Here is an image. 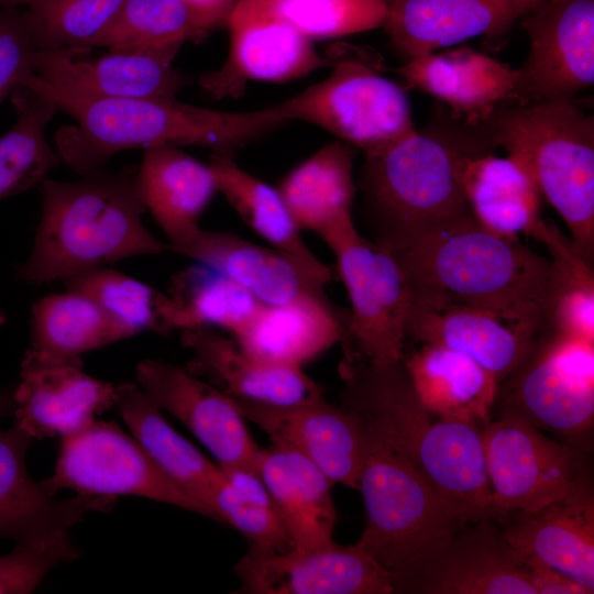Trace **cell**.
<instances>
[{
    "label": "cell",
    "instance_id": "obj_1",
    "mask_svg": "<svg viewBox=\"0 0 594 594\" xmlns=\"http://www.w3.org/2000/svg\"><path fill=\"white\" fill-rule=\"evenodd\" d=\"M496 148L486 121L469 120L440 103L422 129L365 154L359 187L372 242L396 255L470 213L463 166Z\"/></svg>",
    "mask_w": 594,
    "mask_h": 594
},
{
    "label": "cell",
    "instance_id": "obj_2",
    "mask_svg": "<svg viewBox=\"0 0 594 594\" xmlns=\"http://www.w3.org/2000/svg\"><path fill=\"white\" fill-rule=\"evenodd\" d=\"M340 406L371 421L410 458L460 525L501 517L493 503L481 429L432 415L403 360L376 367L343 356Z\"/></svg>",
    "mask_w": 594,
    "mask_h": 594
},
{
    "label": "cell",
    "instance_id": "obj_3",
    "mask_svg": "<svg viewBox=\"0 0 594 594\" xmlns=\"http://www.w3.org/2000/svg\"><path fill=\"white\" fill-rule=\"evenodd\" d=\"M73 118L54 136L61 162L79 176L105 167L116 154L162 145L204 146L217 153L235 150L292 120L279 103L252 111H221L176 98L91 99L48 88L34 74L26 86Z\"/></svg>",
    "mask_w": 594,
    "mask_h": 594
},
{
    "label": "cell",
    "instance_id": "obj_4",
    "mask_svg": "<svg viewBox=\"0 0 594 594\" xmlns=\"http://www.w3.org/2000/svg\"><path fill=\"white\" fill-rule=\"evenodd\" d=\"M135 169L105 167L76 180L45 178L40 221L28 258L16 276L28 284L69 277L121 260L170 252L143 223L146 211Z\"/></svg>",
    "mask_w": 594,
    "mask_h": 594
},
{
    "label": "cell",
    "instance_id": "obj_5",
    "mask_svg": "<svg viewBox=\"0 0 594 594\" xmlns=\"http://www.w3.org/2000/svg\"><path fill=\"white\" fill-rule=\"evenodd\" d=\"M409 300H439L493 307L548 305L549 258L481 226L468 213L393 255Z\"/></svg>",
    "mask_w": 594,
    "mask_h": 594
},
{
    "label": "cell",
    "instance_id": "obj_6",
    "mask_svg": "<svg viewBox=\"0 0 594 594\" xmlns=\"http://www.w3.org/2000/svg\"><path fill=\"white\" fill-rule=\"evenodd\" d=\"M497 145L534 179L571 240L594 261V119L573 99L503 106L485 120Z\"/></svg>",
    "mask_w": 594,
    "mask_h": 594
},
{
    "label": "cell",
    "instance_id": "obj_7",
    "mask_svg": "<svg viewBox=\"0 0 594 594\" xmlns=\"http://www.w3.org/2000/svg\"><path fill=\"white\" fill-rule=\"evenodd\" d=\"M360 419L365 444L358 490L366 520L356 544L389 575L462 525L402 448L376 425Z\"/></svg>",
    "mask_w": 594,
    "mask_h": 594
},
{
    "label": "cell",
    "instance_id": "obj_8",
    "mask_svg": "<svg viewBox=\"0 0 594 594\" xmlns=\"http://www.w3.org/2000/svg\"><path fill=\"white\" fill-rule=\"evenodd\" d=\"M498 416L520 418L581 450L594 422V344L548 324L497 386Z\"/></svg>",
    "mask_w": 594,
    "mask_h": 594
},
{
    "label": "cell",
    "instance_id": "obj_9",
    "mask_svg": "<svg viewBox=\"0 0 594 594\" xmlns=\"http://www.w3.org/2000/svg\"><path fill=\"white\" fill-rule=\"evenodd\" d=\"M334 253L351 309L343 319V356L382 367L403 360L409 292L387 251L358 232L351 221L324 239Z\"/></svg>",
    "mask_w": 594,
    "mask_h": 594
},
{
    "label": "cell",
    "instance_id": "obj_10",
    "mask_svg": "<svg viewBox=\"0 0 594 594\" xmlns=\"http://www.w3.org/2000/svg\"><path fill=\"white\" fill-rule=\"evenodd\" d=\"M333 64L328 78L279 102L292 121L318 125L364 155L416 129L399 85L362 62L343 58Z\"/></svg>",
    "mask_w": 594,
    "mask_h": 594
},
{
    "label": "cell",
    "instance_id": "obj_11",
    "mask_svg": "<svg viewBox=\"0 0 594 594\" xmlns=\"http://www.w3.org/2000/svg\"><path fill=\"white\" fill-rule=\"evenodd\" d=\"M61 440L54 472L40 482L48 495L61 490L114 498L133 495L217 520L210 508L166 476L139 442L112 421L95 419Z\"/></svg>",
    "mask_w": 594,
    "mask_h": 594
},
{
    "label": "cell",
    "instance_id": "obj_12",
    "mask_svg": "<svg viewBox=\"0 0 594 594\" xmlns=\"http://www.w3.org/2000/svg\"><path fill=\"white\" fill-rule=\"evenodd\" d=\"M389 579L399 594H535L521 553L496 520L462 525Z\"/></svg>",
    "mask_w": 594,
    "mask_h": 594
},
{
    "label": "cell",
    "instance_id": "obj_13",
    "mask_svg": "<svg viewBox=\"0 0 594 594\" xmlns=\"http://www.w3.org/2000/svg\"><path fill=\"white\" fill-rule=\"evenodd\" d=\"M546 327L544 310L538 306L409 300L406 339L463 352L499 383L520 363Z\"/></svg>",
    "mask_w": 594,
    "mask_h": 594
},
{
    "label": "cell",
    "instance_id": "obj_14",
    "mask_svg": "<svg viewBox=\"0 0 594 594\" xmlns=\"http://www.w3.org/2000/svg\"><path fill=\"white\" fill-rule=\"evenodd\" d=\"M481 438L493 503L502 520L560 496L584 465L583 451L517 417L491 420L481 429Z\"/></svg>",
    "mask_w": 594,
    "mask_h": 594
},
{
    "label": "cell",
    "instance_id": "obj_15",
    "mask_svg": "<svg viewBox=\"0 0 594 594\" xmlns=\"http://www.w3.org/2000/svg\"><path fill=\"white\" fill-rule=\"evenodd\" d=\"M226 26L230 48L224 63L199 78L215 99L241 96L250 80L283 82L328 65L312 41L284 18L276 0H237Z\"/></svg>",
    "mask_w": 594,
    "mask_h": 594
},
{
    "label": "cell",
    "instance_id": "obj_16",
    "mask_svg": "<svg viewBox=\"0 0 594 594\" xmlns=\"http://www.w3.org/2000/svg\"><path fill=\"white\" fill-rule=\"evenodd\" d=\"M529 52L515 69L517 106L573 99L594 81V0H542L521 16Z\"/></svg>",
    "mask_w": 594,
    "mask_h": 594
},
{
    "label": "cell",
    "instance_id": "obj_17",
    "mask_svg": "<svg viewBox=\"0 0 594 594\" xmlns=\"http://www.w3.org/2000/svg\"><path fill=\"white\" fill-rule=\"evenodd\" d=\"M234 573L241 593L392 594L388 573L356 543H332L304 552L250 544Z\"/></svg>",
    "mask_w": 594,
    "mask_h": 594
},
{
    "label": "cell",
    "instance_id": "obj_18",
    "mask_svg": "<svg viewBox=\"0 0 594 594\" xmlns=\"http://www.w3.org/2000/svg\"><path fill=\"white\" fill-rule=\"evenodd\" d=\"M136 383L162 410L180 420L202 442L219 466L257 472L260 448L232 397L187 369L161 360L141 361Z\"/></svg>",
    "mask_w": 594,
    "mask_h": 594
},
{
    "label": "cell",
    "instance_id": "obj_19",
    "mask_svg": "<svg viewBox=\"0 0 594 594\" xmlns=\"http://www.w3.org/2000/svg\"><path fill=\"white\" fill-rule=\"evenodd\" d=\"M13 396V425L43 440L69 436L97 419L114 406L117 387L88 375L82 360H55L28 349Z\"/></svg>",
    "mask_w": 594,
    "mask_h": 594
},
{
    "label": "cell",
    "instance_id": "obj_20",
    "mask_svg": "<svg viewBox=\"0 0 594 594\" xmlns=\"http://www.w3.org/2000/svg\"><path fill=\"white\" fill-rule=\"evenodd\" d=\"M232 398L244 419L263 430L272 443L305 455L332 484L358 490L365 444L358 415L323 396L292 406Z\"/></svg>",
    "mask_w": 594,
    "mask_h": 594
},
{
    "label": "cell",
    "instance_id": "obj_21",
    "mask_svg": "<svg viewBox=\"0 0 594 594\" xmlns=\"http://www.w3.org/2000/svg\"><path fill=\"white\" fill-rule=\"evenodd\" d=\"M507 542L520 553L564 572L594 592V486L588 466L557 498L501 521Z\"/></svg>",
    "mask_w": 594,
    "mask_h": 594
},
{
    "label": "cell",
    "instance_id": "obj_22",
    "mask_svg": "<svg viewBox=\"0 0 594 594\" xmlns=\"http://www.w3.org/2000/svg\"><path fill=\"white\" fill-rule=\"evenodd\" d=\"M89 50L35 51L34 73L48 88L91 99L176 98L187 85L172 62L158 55L109 51L82 58Z\"/></svg>",
    "mask_w": 594,
    "mask_h": 594
},
{
    "label": "cell",
    "instance_id": "obj_23",
    "mask_svg": "<svg viewBox=\"0 0 594 594\" xmlns=\"http://www.w3.org/2000/svg\"><path fill=\"white\" fill-rule=\"evenodd\" d=\"M14 403L0 406V419L13 414ZM33 439L16 426L0 429V538L25 544L79 524L92 512H108L116 498L79 495L55 499L26 466Z\"/></svg>",
    "mask_w": 594,
    "mask_h": 594
},
{
    "label": "cell",
    "instance_id": "obj_24",
    "mask_svg": "<svg viewBox=\"0 0 594 594\" xmlns=\"http://www.w3.org/2000/svg\"><path fill=\"white\" fill-rule=\"evenodd\" d=\"M180 342L191 353L186 369L230 397L292 406L323 396L301 367L258 360L212 328L182 330Z\"/></svg>",
    "mask_w": 594,
    "mask_h": 594
},
{
    "label": "cell",
    "instance_id": "obj_25",
    "mask_svg": "<svg viewBox=\"0 0 594 594\" xmlns=\"http://www.w3.org/2000/svg\"><path fill=\"white\" fill-rule=\"evenodd\" d=\"M517 19L516 0H388L384 26L407 62L479 35L501 40Z\"/></svg>",
    "mask_w": 594,
    "mask_h": 594
},
{
    "label": "cell",
    "instance_id": "obj_26",
    "mask_svg": "<svg viewBox=\"0 0 594 594\" xmlns=\"http://www.w3.org/2000/svg\"><path fill=\"white\" fill-rule=\"evenodd\" d=\"M397 72L409 87L475 122L487 120L499 107L517 106L515 69L469 46L418 56Z\"/></svg>",
    "mask_w": 594,
    "mask_h": 594
},
{
    "label": "cell",
    "instance_id": "obj_27",
    "mask_svg": "<svg viewBox=\"0 0 594 594\" xmlns=\"http://www.w3.org/2000/svg\"><path fill=\"white\" fill-rule=\"evenodd\" d=\"M172 252L221 273L264 305H280L306 297L327 298L324 286L286 255L230 232L199 228Z\"/></svg>",
    "mask_w": 594,
    "mask_h": 594
},
{
    "label": "cell",
    "instance_id": "obj_28",
    "mask_svg": "<svg viewBox=\"0 0 594 594\" xmlns=\"http://www.w3.org/2000/svg\"><path fill=\"white\" fill-rule=\"evenodd\" d=\"M140 199L167 238L172 249L188 240L218 191L209 164L173 145L144 150L135 169Z\"/></svg>",
    "mask_w": 594,
    "mask_h": 594
},
{
    "label": "cell",
    "instance_id": "obj_29",
    "mask_svg": "<svg viewBox=\"0 0 594 594\" xmlns=\"http://www.w3.org/2000/svg\"><path fill=\"white\" fill-rule=\"evenodd\" d=\"M256 470L290 535L294 551L332 543L337 513L331 481L301 453L272 443L256 455Z\"/></svg>",
    "mask_w": 594,
    "mask_h": 594
},
{
    "label": "cell",
    "instance_id": "obj_30",
    "mask_svg": "<svg viewBox=\"0 0 594 594\" xmlns=\"http://www.w3.org/2000/svg\"><path fill=\"white\" fill-rule=\"evenodd\" d=\"M403 362L419 400L432 415L480 429L492 420L498 382L470 355L421 343Z\"/></svg>",
    "mask_w": 594,
    "mask_h": 594
},
{
    "label": "cell",
    "instance_id": "obj_31",
    "mask_svg": "<svg viewBox=\"0 0 594 594\" xmlns=\"http://www.w3.org/2000/svg\"><path fill=\"white\" fill-rule=\"evenodd\" d=\"M342 332L343 319L328 298L306 297L280 305L262 304L233 337L258 360L301 367L340 342Z\"/></svg>",
    "mask_w": 594,
    "mask_h": 594
},
{
    "label": "cell",
    "instance_id": "obj_32",
    "mask_svg": "<svg viewBox=\"0 0 594 594\" xmlns=\"http://www.w3.org/2000/svg\"><path fill=\"white\" fill-rule=\"evenodd\" d=\"M209 165L218 191L256 234L317 283L324 286L331 279L330 268L302 240L277 188L242 169L233 154L213 152Z\"/></svg>",
    "mask_w": 594,
    "mask_h": 594
},
{
    "label": "cell",
    "instance_id": "obj_33",
    "mask_svg": "<svg viewBox=\"0 0 594 594\" xmlns=\"http://www.w3.org/2000/svg\"><path fill=\"white\" fill-rule=\"evenodd\" d=\"M117 387L114 406L157 468L189 495L210 508L211 494L222 479L219 465L209 461L194 444L180 436L163 417L162 409L138 383Z\"/></svg>",
    "mask_w": 594,
    "mask_h": 594
},
{
    "label": "cell",
    "instance_id": "obj_34",
    "mask_svg": "<svg viewBox=\"0 0 594 594\" xmlns=\"http://www.w3.org/2000/svg\"><path fill=\"white\" fill-rule=\"evenodd\" d=\"M462 188L472 216L506 238L532 237L540 220L541 195L528 172L510 156L494 153L469 158Z\"/></svg>",
    "mask_w": 594,
    "mask_h": 594
},
{
    "label": "cell",
    "instance_id": "obj_35",
    "mask_svg": "<svg viewBox=\"0 0 594 594\" xmlns=\"http://www.w3.org/2000/svg\"><path fill=\"white\" fill-rule=\"evenodd\" d=\"M277 190L298 228L323 239L353 220L352 146L334 142L320 148L287 174Z\"/></svg>",
    "mask_w": 594,
    "mask_h": 594
},
{
    "label": "cell",
    "instance_id": "obj_36",
    "mask_svg": "<svg viewBox=\"0 0 594 594\" xmlns=\"http://www.w3.org/2000/svg\"><path fill=\"white\" fill-rule=\"evenodd\" d=\"M30 339L31 350L64 361L81 360L87 352L124 340L96 301L72 289L33 304Z\"/></svg>",
    "mask_w": 594,
    "mask_h": 594
},
{
    "label": "cell",
    "instance_id": "obj_37",
    "mask_svg": "<svg viewBox=\"0 0 594 594\" xmlns=\"http://www.w3.org/2000/svg\"><path fill=\"white\" fill-rule=\"evenodd\" d=\"M16 120L0 136V200L38 187L61 158L46 140L57 111L46 96L28 87L11 95Z\"/></svg>",
    "mask_w": 594,
    "mask_h": 594
},
{
    "label": "cell",
    "instance_id": "obj_38",
    "mask_svg": "<svg viewBox=\"0 0 594 594\" xmlns=\"http://www.w3.org/2000/svg\"><path fill=\"white\" fill-rule=\"evenodd\" d=\"M532 238L550 254L552 280L546 308L547 324L556 332L594 344V272L571 238L556 224L540 220Z\"/></svg>",
    "mask_w": 594,
    "mask_h": 594
},
{
    "label": "cell",
    "instance_id": "obj_39",
    "mask_svg": "<svg viewBox=\"0 0 594 594\" xmlns=\"http://www.w3.org/2000/svg\"><path fill=\"white\" fill-rule=\"evenodd\" d=\"M207 35L183 0H125L94 47L146 52L173 62L186 42Z\"/></svg>",
    "mask_w": 594,
    "mask_h": 594
},
{
    "label": "cell",
    "instance_id": "obj_40",
    "mask_svg": "<svg viewBox=\"0 0 594 594\" xmlns=\"http://www.w3.org/2000/svg\"><path fill=\"white\" fill-rule=\"evenodd\" d=\"M63 282L66 289L80 292L96 301L123 339L141 332L165 336L176 331L169 295L124 273L103 266Z\"/></svg>",
    "mask_w": 594,
    "mask_h": 594
},
{
    "label": "cell",
    "instance_id": "obj_41",
    "mask_svg": "<svg viewBox=\"0 0 594 594\" xmlns=\"http://www.w3.org/2000/svg\"><path fill=\"white\" fill-rule=\"evenodd\" d=\"M168 295L178 331L217 327L233 336L262 305L237 283L200 263L177 272Z\"/></svg>",
    "mask_w": 594,
    "mask_h": 594
},
{
    "label": "cell",
    "instance_id": "obj_42",
    "mask_svg": "<svg viewBox=\"0 0 594 594\" xmlns=\"http://www.w3.org/2000/svg\"><path fill=\"white\" fill-rule=\"evenodd\" d=\"M125 0H28L35 51L91 48Z\"/></svg>",
    "mask_w": 594,
    "mask_h": 594
},
{
    "label": "cell",
    "instance_id": "obj_43",
    "mask_svg": "<svg viewBox=\"0 0 594 594\" xmlns=\"http://www.w3.org/2000/svg\"><path fill=\"white\" fill-rule=\"evenodd\" d=\"M280 13L311 41L384 26L388 0H276Z\"/></svg>",
    "mask_w": 594,
    "mask_h": 594
},
{
    "label": "cell",
    "instance_id": "obj_44",
    "mask_svg": "<svg viewBox=\"0 0 594 594\" xmlns=\"http://www.w3.org/2000/svg\"><path fill=\"white\" fill-rule=\"evenodd\" d=\"M79 554L68 530L15 544L12 552L0 556V593H32L53 568Z\"/></svg>",
    "mask_w": 594,
    "mask_h": 594
},
{
    "label": "cell",
    "instance_id": "obj_45",
    "mask_svg": "<svg viewBox=\"0 0 594 594\" xmlns=\"http://www.w3.org/2000/svg\"><path fill=\"white\" fill-rule=\"evenodd\" d=\"M211 506L219 521L234 527L246 537L250 544L278 552L294 549L290 535L277 509L241 501L223 473L212 491Z\"/></svg>",
    "mask_w": 594,
    "mask_h": 594
},
{
    "label": "cell",
    "instance_id": "obj_46",
    "mask_svg": "<svg viewBox=\"0 0 594 594\" xmlns=\"http://www.w3.org/2000/svg\"><path fill=\"white\" fill-rule=\"evenodd\" d=\"M35 47L25 10L0 9V106L34 73Z\"/></svg>",
    "mask_w": 594,
    "mask_h": 594
},
{
    "label": "cell",
    "instance_id": "obj_47",
    "mask_svg": "<svg viewBox=\"0 0 594 594\" xmlns=\"http://www.w3.org/2000/svg\"><path fill=\"white\" fill-rule=\"evenodd\" d=\"M528 578L535 594H592L585 585L569 574L552 568L538 559L522 554Z\"/></svg>",
    "mask_w": 594,
    "mask_h": 594
},
{
    "label": "cell",
    "instance_id": "obj_48",
    "mask_svg": "<svg viewBox=\"0 0 594 594\" xmlns=\"http://www.w3.org/2000/svg\"><path fill=\"white\" fill-rule=\"evenodd\" d=\"M223 476L235 495L243 502L276 508L270 492L256 471L242 468H221Z\"/></svg>",
    "mask_w": 594,
    "mask_h": 594
},
{
    "label": "cell",
    "instance_id": "obj_49",
    "mask_svg": "<svg viewBox=\"0 0 594 594\" xmlns=\"http://www.w3.org/2000/svg\"><path fill=\"white\" fill-rule=\"evenodd\" d=\"M207 34L227 25L237 0H183Z\"/></svg>",
    "mask_w": 594,
    "mask_h": 594
},
{
    "label": "cell",
    "instance_id": "obj_50",
    "mask_svg": "<svg viewBox=\"0 0 594 594\" xmlns=\"http://www.w3.org/2000/svg\"><path fill=\"white\" fill-rule=\"evenodd\" d=\"M542 0H516L519 18L531 11Z\"/></svg>",
    "mask_w": 594,
    "mask_h": 594
},
{
    "label": "cell",
    "instance_id": "obj_51",
    "mask_svg": "<svg viewBox=\"0 0 594 594\" xmlns=\"http://www.w3.org/2000/svg\"><path fill=\"white\" fill-rule=\"evenodd\" d=\"M14 389H0V406L8 405L14 403V396H13Z\"/></svg>",
    "mask_w": 594,
    "mask_h": 594
},
{
    "label": "cell",
    "instance_id": "obj_52",
    "mask_svg": "<svg viewBox=\"0 0 594 594\" xmlns=\"http://www.w3.org/2000/svg\"><path fill=\"white\" fill-rule=\"evenodd\" d=\"M28 0H0V8H20L25 7Z\"/></svg>",
    "mask_w": 594,
    "mask_h": 594
},
{
    "label": "cell",
    "instance_id": "obj_53",
    "mask_svg": "<svg viewBox=\"0 0 594 594\" xmlns=\"http://www.w3.org/2000/svg\"><path fill=\"white\" fill-rule=\"evenodd\" d=\"M6 321H7V315L2 309H0V327L3 326Z\"/></svg>",
    "mask_w": 594,
    "mask_h": 594
}]
</instances>
